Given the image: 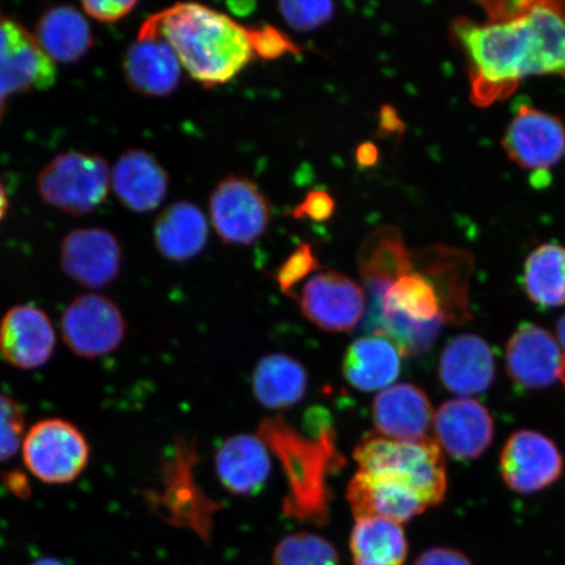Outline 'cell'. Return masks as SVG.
Returning <instances> with one entry per match:
<instances>
[{
  "label": "cell",
  "instance_id": "cell-13",
  "mask_svg": "<svg viewBox=\"0 0 565 565\" xmlns=\"http://www.w3.org/2000/svg\"><path fill=\"white\" fill-rule=\"evenodd\" d=\"M505 363L513 383L529 391L565 385L562 345L539 324H520L507 343Z\"/></svg>",
  "mask_w": 565,
  "mask_h": 565
},
{
  "label": "cell",
  "instance_id": "cell-27",
  "mask_svg": "<svg viewBox=\"0 0 565 565\" xmlns=\"http://www.w3.org/2000/svg\"><path fill=\"white\" fill-rule=\"evenodd\" d=\"M308 372L299 360L286 353H271L259 360L253 372L254 397L270 409L294 407L306 397Z\"/></svg>",
  "mask_w": 565,
  "mask_h": 565
},
{
  "label": "cell",
  "instance_id": "cell-6",
  "mask_svg": "<svg viewBox=\"0 0 565 565\" xmlns=\"http://www.w3.org/2000/svg\"><path fill=\"white\" fill-rule=\"evenodd\" d=\"M111 171L100 154L65 152L55 157L38 175L39 193L52 207L75 216L90 214L106 201Z\"/></svg>",
  "mask_w": 565,
  "mask_h": 565
},
{
  "label": "cell",
  "instance_id": "cell-28",
  "mask_svg": "<svg viewBox=\"0 0 565 565\" xmlns=\"http://www.w3.org/2000/svg\"><path fill=\"white\" fill-rule=\"evenodd\" d=\"M353 565H404L408 543L398 522L383 518L356 520L350 535Z\"/></svg>",
  "mask_w": 565,
  "mask_h": 565
},
{
  "label": "cell",
  "instance_id": "cell-21",
  "mask_svg": "<svg viewBox=\"0 0 565 565\" xmlns=\"http://www.w3.org/2000/svg\"><path fill=\"white\" fill-rule=\"evenodd\" d=\"M111 188L126 209L146 214L164 202L169 175L152 153L131 148L113 167Z\"/></svg>",
  "mask_w": 565,
  "mask_h": 565
},
{
  "label": "cell",
  "instance_id": "cell-15",
  "mask_svg": "<svg viewBox=\"0 0 565 565\" xmlns=\"http://www.w3.org/2000/svg\"><path fill=\"white\" fill-rule=\"evenodd\" d=\"M63 271L79 285L103 288L121 271L122 249L109 231L82 228L70 232L61 247Z\"/></svg>",
  "mask_w": 565,
  "mask_h": 565
},
{
  "label": "cell",
  "instance_id": "cell-36",
  "mask_svg": "<svg viewBox=\"0 0 565 565\" xmlns=\"http://www.w3.org/2000/svg\"><path fill=\"white\" fill-rule=\"evenodd\" d=\"M335 201L324 190H313L309 192L303 201L294 207L291 216L298 221L327 222L335 212Z\"/></svg>",
  "mask_w": 565,
  "mask_h": 565
},
{
  "label": "cell",
  "instance_id": "cell-22",
  "mask_svg": "<svg viewBox=\"0 0 565 565\" xmlns=\"http://www.w3.org/2000/svg\"><path fill=\"white\" fill-rule=\"evenodd\" d=\"M122 70L127 86L148 97L171 96L182 76L173 49L159 38L134 42L124 55Z\"/></svg>",
  "mask_w": 565,
  "mask_h": 565
},
{
  "label": "cell",
  "instance_id": "cell-9",
  "mask_svg": "<svg viewBox=\"0 0 565 565\" xmlns=\"http://www.w3.org/2000/svg\"><path fill=\"white\" fill-rule=\"evenodd\" d=\"M210 215L223 243L252 245L263 237L270 223V203L256 183L231 175L211 194Z\"/></svg>",
  "mask_w": 565,
  "mask_h": 565
},
{
  "label": "cell",
  "instance_id": "cell-23",
  "mask_svg": "<svg viewBox=\"0 0 565 565\" xmlns=\"http://www.w3.org/2000/svg\"><path fill=\"white\" fill-rule=\"evenodd\" d=\"M215 466L225 489L238 497H250L263 490L270 477L271 458L259 436L237 435L217 449Z\"/></svg>",
  "mask_w": 565,
  "mask_h": 565
},
{
  "label": "cell",
  "instance_id": "cell-7",
  "mask_svg": "<svg viewBox=\"0 0 565 565\" xmlns=\"http://www.w3.org/2000/svg\"><path fill=\"white\" fill-rule=\"evenodd\" d=\"M23 457L32 475L49 484H67L89 461L86 437L73 423L47 419L34 424L24 437Z\"/></svg>",
  "mask_w": 565,
  "mask_h": 565
},
{
  "label": "cell",
  "instance_id": "cell-41",
  "mask_svg": "<svg viewBox=\"0 0 565 565\" xmlns=\"http://www.w3.org/2000/svg\"><path fill=\"white\" fill-rule=\"evenodd\" d=\"M6 484L10 487L11 492L18 493L20 498L26 497L30 493V487H28L26 479L23 476L12 472L9 479L6 480Z\"/></svg>",
  "mask_w": 565,
  "mask_h": 565
},
{
  "label": "cell",
  "instance_id": "cell-2",
  "mask_svg": "<svg viewBox=\"0 0 565 565\" xmlns=\"http://www.w3.org/2000/svg\"><path fill=\"white\" fill-rule=\"evenodd\" d=\"M164 40L193 79L203 87L223 86L249 65L254 53L244 26L198 3H180L154 13L138 39Z\"/></svg>",
  "mask_w": 565,
  "mask_h": 565
},
{
  "label": "cell",
  "instance_id": "cell-10",
  "mask_svg": "<svg viewBox=\"0 0 565 565\" xmlns=\"http://www.w3.org/2000/svg\"><path fill=\"white\" fill-rule=\"evenodd\" d=\"M62 334L68 349L84 359L116 351L126 335V321L115 301L103 295L76 298L62 316Z\"/></svg>",
  "mask_w": 565,
  "mask_h": 565
},
{
  "label": "cell",
  "instance_id": "cell-32",
  "mask_svg": "<svg viewBox=\"0 0 565 565\" xmlns=\"http://www.w3.org/2000/svg\"><path fill=\"white\" fill-rule=\"evenodd\" d=\"M24 433L23 409L15 399L0 393V463L18 454Z\"/></svg>",
  "mask_w": 565,
  "mask_h": 565
},
{
  "label": "cell",
  "instance_id": "cell-40",
  "mask_svg": "<svg viewBox=\"0 0 565 565\" xmlns=\"http://www.w3.org/2000/svg\"><path fill=\"white\" fill-rule=\"evenodd\" d=\"M401 126L399 119L391 106H385L381 111L380 130L385 132L398 131Z\"/></svg>",
  "mask_w": 565,
  "mask_h": 565
},
{
  "label": "cell",
  "instance_id": "cell-43",
  "mask_svg": "<svg viewBox=\"0 0 565 565\" xmlns=\"http://www.w3.org/2000/svg\"><path fill=\"white\" fill-rule=\"evenodd\" d=\"M9 207H10L9 195H7L3 182L0 181V223L3 222V218L7 215V212H9Z\"/></svg>",
  "mask_w": 565,
  "mask_h": 565
},
{
  "label": "cell",
  "instance_id": "cell-31",
  "mask_svg": "<svg viewBox=\"0 0 565 565\" xmlns=\"http://www.w3.org/2000/svg\"><path fill=\"white\" fill-rule=\"evenodd\" d=\"M273 565H341V557L333 543L300 532L282 536L274 548Z\"/></svg>",
  "mask_w": 565,
  "mask_h": 565
},
{
  "label": "cell",
  "instance_id": "cell-38",
  "mask_svg": "<svg viewBox=\"0 0 565 565\" xmlns=\"http://www.w3.org/2000/svg\"><path fill=\"white\" fill-rule=\"evenodd\" d=\"M414 565H472L462 553L454 548L435 547L424 551Z\"/></svg>",
  "mask_w": 565,
  "mask_h": 565
},
{
  "label": "cell",
  "instance_id": "cell-44",
  "mask_svg": "<svg viewBox=\"0 0 565 565\" xmlns=\"http://www.w3.org/2000/svg\"><path fill=\"white\" fill-rule=\"evenodd\" d=\"M556 331H557V341H559L562 349L565 353V316H563L561 318V320L557 321Z\"/></svg>",
  "mask_w": 565,
  "mask_h": 565
},
{
  "label": "cell",
  "instance_id": "cell-11",
  "mask_svg": "<svg viewBox=\"0 0 565 565\" xmlns=\"http://www.w3.org/2000/svg\"><path fill=\"white\" fill-rule=\"evenodd\" d=\"M296 300L302 315L329 333H348L358 328L365 316L364 289L337 271L313 274Z\"/></svg>",
  "mask_w": 565,
  "mask_h": 565
},
{
  "label": "cell",
  "instance_id": "cell-20",
  "mask_svg": "<svg viewBox=\"0 0 565 565\" xmlns=\"http://www.w3.org/2000/svg\"><path fill=\"white\" fill-rule=\"evenodd\" d=\"M379 434L397 440L426 439L435 413L420 387L404 383L379 393L372 405Z\"/></svg>",
  "mask_w": 565,
  "mask_h": 565
},
{
  "label": "cell",
  "instance_id": "cell-18",
  "mask_svg": "<svg viewBox=\"0 0 565 565\" xmlns=\"http://www.w3.org/2000/svg\"><path fill=\"white\" fill-rule=\"evenodd\" d=\"M348 500L356 520L383 518L398 524L413 520L429 508L412 487L360 470L350 480Z\"/></svg>",
  "mask_w": 565,
  "mask_h": 565
},
{
  "label": "cell",
  "instance_id": "cell-4",
  "mask_svg": "<svg viewBox=\"0 0 565 565\" xmlns=\"http://www.w3.org/2000/svg\"><path fill=\"white\" fill-rule=\"evenodd\" d=\"M360 471L397 480L419 492L427 504L443 503L447 493V466L443 449L433 439L397 440L371 433L353 451Z\"/></svg>",
  "mask_w": 565,
  "mask_h": 565
},
{
  "label": "cell",
  "instance_id": "cell-16",
  "mask_svg": "<svg viewBox=\"0 0 565 565\" xmlns=\"http://www.w3.org/2000/svg\"><path fill=\"white\" fill-rule=\"evenodd\" d=\"M434 428L440 448L459 461L483 456L494 435L489 409L472 398L445 402L435 413Z\"/></svg>",
  "mask_w": 565,
  "mask_h": 565
},
{
  "label": "cell",
  "instance_id": "cell-3",
  "mask_svg": "<svg viewBox=\"0 0 565 565\" xmlns=\"http://www.w3.org/2000/svg\"><path fill=\"white\" fill-rule=\"evenodd\" d=\"M310 414L308 436L280 415L260 423L258 436L277 456L286 475L288 492L282 512L303 524L324 526L330 520L328 478L343 468L345 459L339 454L327 413L313 409Z\"/></svg>",
  "mask_w": 565,
  "mask_h": 565
},
{
  "label": "cell",
  "instance_id": "cell-45",
  "mask_svg": "<svg viewBox=\"0 0 565 565\" xmlns=\"http://www.w3.org/2000/svg\"><path fill=\"white\" fill-rule=\"evenodd\" d=\"M31 565H67V564L60 559H55V557H41V559L33 562Z\"/></svg>",
  "mask_w": 565,
  "mask_h": 565
},
{
  "label": "cell",
  "instance_id": "cell-19",
  "mask_svg": "<svg viewBox=\"0 0 565 565\" xmlns=\"http://www.w3.org/2000/svg\"><path fill=\"white\" fill-rule=\"evenodd\" d=\"M439 374L447 391L463 398L486 393L497 374L490 344L476 334L451 338L441 352Z\"/></svg>",
  "mask_w": 565,
  "mask_h": 565
},
{
  "label": "cell",
  "instance_id": "cell-8",
  "mask_svg": "<svg viewBox=\"0 0 565 565\" xmlns=\"http://www.w3.org/2000/svg\"><path fill=\"white\" fill-rule=\"evenodd\" d=\"M56 75L55 63L34 34L0 11V122L11 96L51 88Z\"/></svg>",
  "mask_w": 565,
  "mask_h": 565
},
{
  "label": "cell",
  "instance_id": "cell-24",
  "mask_svg": "<svg viewBox=\"0 0 565 565\" xmlns=\"http://www.w3.org/2000/svg\"><path fill=\"white\" fill-rule=\"evenodd\" d=\"M402 353L387 338L372 334L356 339L343 358V376L362 392L386 387L398 379Z\"/></svg>",
  "mask_w": 565,
  "mask_h": 565
},
{
  "label": "cell",
  "instance_id": "cell-34",
  "mask_svg": "<svg viewBox=\"0 0 565 565\" xmlns=\"http://www.w3.org/2000/svg\"><path fill=\"white\" fill-rule=\"evenodd\" d=\"M320 268L316 254L307 243L300 244L275 274L282 294L294 296V288Z\"/></svg>",
  "mask_w": 565,
  "mask_h": 565
},
{
  "label": "cell",
  "instance_id": "cell-35",
  "mask_svg": "<svg viewBox=\"0 0 565 565\" xmlns=\"http://www.w3.org/2000/svg\"><path fill=\"white\" fill-rule=\"evenodd\" d=\"M246 32L253 53L263 60L274 61L287 54L300 55L302 53L300 46L294 44L286 33L273 25L252 28Z\"/></svg>",
  "mask_w": 565,
  "mask_h": 565
},
{
  "label": "cell",
  "instance_id": "cell-12",
  "mask_svg": "<svg viewBox=\"0 0 565 565\" xmlns=\"http://www.w3.org/2000/svg\"><path fill=\"white\" fill-rule=\"evenodd\" d=\"M503 148L514 164L547 175L565 154V125L546 111L522 105L508 125Z\"/></svg>",
  "mask_w": 565,
  "mask_h": 565
},
{
  "label": "cell",
  "instance_id": "cell-29",
  "mask_svg": "<svg viewBox=\"0 0 565 565\" xmlns=\"http://www.w3.org/2000/svg\"><path fill=\"white\" fill-rule=\"evenodd\" d=\"M360 275L364 282L394 281L413 268V252L397 228L384 225L365 237L358 253Z\"/></svg>",
  "mask_w": 565,
  "mask_h": 565
},
{
  "label": "cell",
  "instance_id": "cell-39",
  "mask_svg": "<svg viewBox=\"0 0 565 565\" xmlns=\"http://www.w3.org/2000/svg\"><path fill=\"white\" fill-rule=\"evenodd\" d=\"M379 158V148L371 143V141H366V143L358 147L356 161L360 167H374L377 164Z\"/></svg>",
  "mask_w": 565,
  "mask_h": 565
},
{
  "label": "cell",
  "instance_id": "cell-26",
  "mask_svg": "<svg viewBox=\"0 0 565 565\" xmlns=\"http://www.w3.org/2000/svg\"><path fill=\"white\" fill-rule=\"evenodd\" d=\"M35 40L54 63L79 62L94 46V34L86 17L73 6H54L35 24Z\"/></svg>",
  "mask_w": 565,
  "mask_h": 565
},
{
  "label": "cell",
  "instance_id": "cell-33",
  "mask_svg": "<svg viewBox=\"0 0 565 565\" xmlns=\"http://www.w3.org/2000/svg\"><path fill=\"white\" fill-rule=\"evenodd\" d=\"M279 11L286 23L298 32H312L333 19V2H280Z\"/></svg>",
  "mask_w": 565,
  "mask_h": 565
},
{
  "label": "cell",
  "instance_id": "cell-5",
  "mask_svg": "<svg viewBox=\"0 0 565 565\" xmlns=\"http://www.w3.org/2000/svg\"><path fill=\"white\" fill-rule=\"evenodd\" d=\"M195 441H177L174 454L162 469V490L152 494L151 507L162 520L177 527L192 530L204 543L214 533L215 515L221 505L198 484Z\"/></svg>",
  "mask_w": 565,
  "mask_h": 565
},
{
  "label": "cell",
  "instance_id": "cell-42",
  "mask_svg": "<svg viewBox=\"0 0 565 565\" xmlns=\"http://www.w3.org/2000/svg\"><path fill=\"white\" fill-rule=\"evenodd\" d=\"M256 6L254 2H230L228 9L237 17H247L256 10Z\"/></svg>",
  "mask_w": 565,
  "mask_h": 565
},
{
  "label": "cell",
  "instance_id": "cell-14",
  "mask_svg": "<svg viewBox=\"0 0 565 565\" xmlns=\"http://www.w3.org/2000/svg\"><path fill=\"white\" fill-rule=\"evenodd\" d=\"M564 459L547 436L521 429L507 440L500 455V471L510 489L519 493H536L557 482Z\"/></svg>",
  "mask_w": 565,
  "mask_h": 565
},
{
  "label": "cell",
  "instance_id": "cell-37",
  "mask_svg": "<svg viewBox=\"0 0 565 565\" xmlns=\"http://www.w3.org/2000/svg\"><path fill=\"white\" fill-rule=\"evenodd\" d=\"M139 2L134 0H124V2H92L86 0L82 3L84 12L100 23H117L137 9Z\"/></svg>",
  "mask_w": 565,
  "mask_h": 565
},
{
  "label": "cell",
  "instance_id": "cell-30",
  "mask_svg": "<svg viewBox=\"0 0 565 565\" xmlns=\"http://www.w3.org/2000/svg\"><path fill=\"white\" fill-rule=\"evenodd\" d=\"M524 289L530 301L541 308H559L565 303V246L540 245L525 260Z\"/></svg>",
  "mask_w": 565,
  "mask_h": 565
},
{
  "label": "cell",
  "instance_id": "cell-1",
  "mask_svg": "<svg viewBox=\"0 0 565 565\" xmlns=\"http://www.w3.org/2000/svg\"><path fill=\"white\" fill-rule=\"evenodd\" d=\"M484 24L459 20L454 32L468 60L472 103L504 100L529 76L565 81V3L491 2Z\"/></svg>",
  "mask_w": 565,
  "mask_h": 565
},
{
  "label": "cell",
  "instance_id": "cell-17",
  "mask_svg": "<svg viewBox=\"0 0 565 565\" xmlns=\"http://www.w3.org/2000/svg\"><path fill=\"white\" fill-rule=\"evenodd\" d=\"M55 349V331L45 312L18 306L0 323V353L15 369L31 371L45 365Z\"/></svg>",
  "mask_w": 565,
  "mask_h": 565
},
{
  "label": "cell",
  "instance_id": "cell-25",
  "mask_svg": "<svg viewBox=\"0 0 565 565\" xmlns=\"http://www.w3.org/2000/svg\"><path fill=\"white\" fill-rule=\"evenodd\" d=\"M153 237L162 257L172 263H186L207 245V218L194 203L175 202L161 212L154 223Z\"/></svg>",
  "mask_w": 565,
  "mask_h": 565
}]
</instances>
